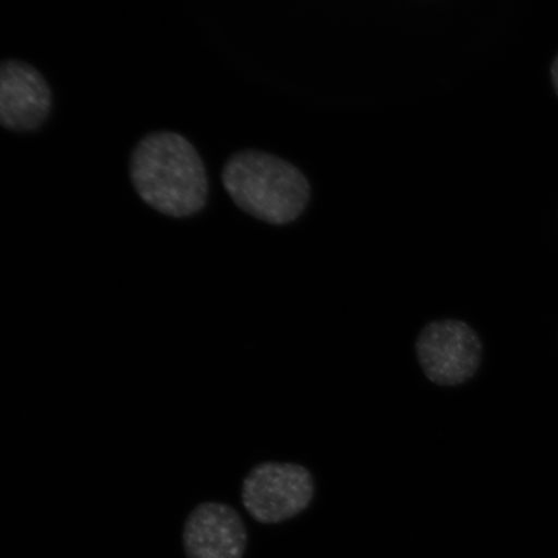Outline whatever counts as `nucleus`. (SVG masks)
I'll list each match as a JSON object with an SVG mask.
<instances>
[{
    "instance_id": "nucleus-1",
    "label": "nucleus",
    "mask_w": 558,
    "mask_h": 558,
    "mask_svg": "<svg viewBox=\"0 0 558 558\" xmlns=\"http://www.w3.org/2000/svg\"><path fill=\"white\" fill-rule=\"evenodd\" d=\"M132 184L138 197L170 218H190L205 207L208 180L204 160L177 132L145 136L132 153Z\"/></svg>"
},
{
    "instance_id": "nucleus-2",
    "label": "nucleus",
    "mask_w": 558,
    "mask_h": 558,
    "mask_svg": "<svg viewBox=\"0 0 558 558\" xmlns=\"http://www.w3.org/2000/svg\"><path fill=\"white\" fill-rule=\"evenodd\" d=\"M221 180L242 211L271 226L290 225L310 204L311 185L304 173L269 153H235L222 169Z\"/></svg>"
},
{
    "instance_id": "nucleus-3",
    "label": "nucleus",
    "mask_w": 558,
    "mask_h": 558,
    "mask_svg": "<svg viewBox=\"0 0 558 558\" xmlns=\"http://www.w3.org/2000/svg\"><path fill=\"white\" fill-rule=\"evenodd\" d=\"M316 485L305 466L267 462L251 470L242 484V505L262 525L295 519L312 505Z\"/></svg>"
},
{
    "instance_id": "nucleus-4",
    "label": "nucleus",
    "mask_w": 558,
    "mask_h": 558,
    "mask_svg": "<svg viewBox=\"0 0 558 558\" xmlns=\"http://www.w3.org/2000/svg\"><path fill=\"white\" fill-rule=\"evenodd\" d=\"M415 348L424 375L442 387L470 381L477 374L484 355L478 333L458 319L436 320L425 326Z\"/></svg>"
},
{
    "instance_id": "nucleus-5",
    "label": "nucleus",
    "mask_w": 558,
    "mask_h": 558,
    "mask_svg": "<svg viewBox=\"0 0 558 558\" xmlns=\"http://www.w3.org/2000/svg\"><path fill=\"white\" fill-rule=\"evenodd\" d=\"M52 108V94L45 76L24 61L0 62V125L31 132L45 123Z\"/></svg>"
},
{
    "instance_id": "nucleus-6",
    "label": "nucleus",
    "mask_w": 558,
    "mask_h": 558,
    "mask_svg": "<svg viewBox=\"0 0 558 558\" xmlns=\"http://www.w3.org/2000/svg\"><path fill=\"white\" fill-rule=\"evenodd\" d=\"M247 543L246 523L241 514L220 501L198 505L184 523L186 558H243Z\"/></svg>"
},
{
    "instance_id": "nucleus-7",
    "label": "nucleus",
    "mask_w": 558,
    "mask_h": 558,
    "mask_svg": "<svg viewBox=\"0 0 558 558\" xmlns=\"http://www.w3.org/2000/svg\"><path fill=\"white\" fill-rule=\"evenodd\" d=\"M550 80H553L555 93L558 96V53L553 62V66H550Z\"/></svg>"
}]
</instances>
